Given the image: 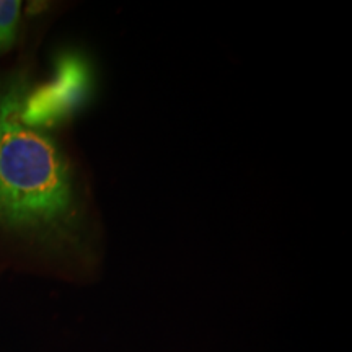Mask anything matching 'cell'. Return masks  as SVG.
<instances>
[{"label": "cell", "instance_id": "7a4b0ae2", "mask_svg": "<svg viewBox=\"0 0 352 352\" xmlns=\"http://www.w3.org/2000/svg\"><path fill=\"white\" fill-rule=\"evenodd\" d=\"M21 3L19 0H0V54L12 50L19 32Z\"/></svg>", "mask_w": 352, "mask_h": 352}, {"label": "cell", "instance_id": "3957f363", "mask_svg": "<svg viewBox=\"0 0 352 352\" xmlns=\"http://www.w3.org/2000/svg\"><path fill=\"white\" fill-rule=\"evenodd\" d=\"M2 120H3V109H2V101H0V134H2Z\"/></svg>", "mask_w": 352, "mask_h": 352}, {"label": "cell", "instance_id": "6da1fadb", "mask_svg": "<svg viewBox=\"0 0 352 352\" xmlns=\"http://www.w3.org/2000/svg\"><path fill=\"white\" fill-rule=\"evenodd\" d=\"M0 134V223L44 233L72 232L76 197L67 162L50 135L3 103Z\"/></svg>", "mask_w": 352, "mask_h": 352}]
</instances>
